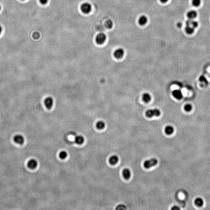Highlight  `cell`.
Instances as JSON below:
<instances>
[{
    "label": "cell",
    "mask_w": 210,
    "mask_h": 210,
    "mask_svg": "<svg viewBox=\"0 0 210 210\" xmlns=\"http://www.w3.org/2000/svg\"><path fill=\"white\" fill-rule=\"evenodd\" d=\"M160 110L157 108L148 110L145 113L146 117L149 118H151L154 116L158 117L160 115Z\"/></svg>",
    "instance_id": "1"
},
{
    "label": "cell",
    "mask_w": 210,
    "mask_h": 210,
    "mask_svg": "<svg viewBox=\"0 0 210 210\" xmlns=\"http://www.w3.org/2000/svg\"><path fill=\"white\" fill-rule=\"evenodd\" d=\"M158 163V160L156 158H152L149 160H146L144 162V167L146 169H150L156 165Z\"/></svg>",
    "instance_id": "2"
},
{
    "label": "cell",
    "mask_w": 210,
    "mask_h": 210,
    "mask_svg": "<svg viewBox=\"0 0 210 210\" xmlns=\"http://www.w3.org/2000/svg\"><path fill=\"white\" fill-rule=\"evenodd\" d=\"M80 8L81 12L85 14H89L92 11V6L89 3H84L82 4Z\"/></svg>",
    "instance_id": "3"
},
{
    "label": "cell",
    "mask_w": 210,
    "mask_h": 210,
    "mask_svg": "<svg viewBox=\"0 0 210 210\" xmlns=\"http://www.w3.org/2000/svg\"><path fill=\"white\" fill-rule=\"evenodd\" d=\"M106 36L102 33L98 34L95 37V41L98 45H102L106 41Z\"/></svg>",
    "instance_id": "4"
},
{
    "label": "cell",
    "mask_w": 210,
    "mask_h": 210,
    "mask_svg": "<svg viewBox=\"0 0 210 210\" xmlns=\"http://www.w3.org/2000/svg\"><path fill=\"white\" fill-rule=\"evenodd\" d=\"M54 101L51 97H48L45 99L44 101L45 106L48 109H51L53 105Z\"/></svg>",
    "instance_id": "5"
},
{
    "label": "cell",
    "mask_w": 210,
    "mask_h": 210,
    "mask_svg": "<svg viewBox=\"0 0 210 210\" xmlns=\"http://www.w3.org/2000/svg\"><path fill=\"white\" fill-rule=\"evenodd\" d=\"M124 54V51L122 48H119L116 49L114 53V56L116 59H120L122 58Z\"/></svg>",
    "instance_id": "6"
},
{
    "label": "cell",
    "mask_w": 210,
    "mask_h": 210,
    "mask_svg": "<svg viewBox=\"0 0 210 210\" xmlns=\"http://www.w3.org/2000/svg\"><path fill=\"white\" fill-rule=\"evenodd\" d=\"M14 142L18 145H22L24 142V137L21 135H16L13 138Z\"/></svg>",
    "instance_id": "7"
},
{
    "label": "cell",
    "mask_w": 210,
    "mask_h": 210,
    "mask_svg": "<svg viewBox=\"0 0 210 210\" xmlns=\"http://www.w3.org/2000/svg\"><path fill=\"white\" fill-rule=\"evenodd\" d=\"M37 164L38 163L36 160L32 159L29 160L28 162L27 167L30 169H34L37 167Z\"/></svg>",
    "instance_id": "8"
},
{
    "label": "cell",
    "mask_w": 210,
    "mask_h": 210,
    "mask_svg": "<svg viewBox=\"0 0 210 210\" xmlns=\"http://www.w3.org/2000/svg\"><path fill=\"white\" fill-rule=\"evenodd\" d=\"M172 95L174 97L178 100H180L183 98V95L182 92L179 90H175L172 92Z\"/></svg>",
    "instance_id": "9"
},
{
    "label": "cell",
    "mask_w": 210,
    "mask_h": 210,
    "mask_svg": "<svg viewBox=\"0 0 210 210\" xmlns=\"http://www.w3.org/2000/svg\"><path fill=\"white\" fill-rule=\"evenodd\" d=\"M195 205L199 207H202L204 204V201L202 198L201 197H197L194 200Z\"/></svg>",
    "instance_id": "10"
},
{
    "label": "cell",
    "mask_w": 210,
    "mask_h": 210,
    "mask_svg": "<svg viewBox=\"0 0 210 210\" xmlns=\"http://www.w3.org/2000/svg\"><path fill=\"white\" fill-rule=\"evenodd\" d=\"M131 172L128 168L124 169L122 171L123 176L125 179L128 180L131 177Z\"/></svg>",
    "instance_id": "11"
},
{
    "label": "cell",
    "mask_w": 210,
    "mask_h": 210,
    "mask_svg": "<svg viewBox=\"0 0 210 210\" xmlns=\"http://www.w3.org/2000/svg\"><path fill=\"white\" fill-rule=\"evenodd\" d=\"M186 26H192L194 28H197L198 25V24L197 21L189 19L186 21Z\"/></svg>",
    "instance_id": "12"
},
{
    "label": "cell",
    "mask_w": 210,
    "mask_h": 210,
    "mask_svg": "<svg viewBox=\"0 0 210 210\" xmlns=\"http://www.w3.org/2000/svg\"><path fill=\"white\" fill-rule=\"evenodd\" d=\"M119 161V158L116 155H113L110 157L109 162L112 165H115L117 164Z\"/></svg>",
    "instance_id": "13"
},
{
    "label": "cell",
    "mask_w": 210,
    "mask_h": 210,
    "mask_svg": "<svg viewBox=\"0 0 210 210\" xmlns=\"http://www.w3.org/2000/svg\"><path fill=\"white\" fill-rule=\"evenodd\" d=\"M142 99L144 102L145 103H148L151 101V97L149 93H145L142 95Z\"/></svg>",
    "instance_id": "14"
},
{
    "label": "cell",
    "mask_w": 210,
    "mask_h": 210,
    "mask_svg": "<svg viewBox=\"0 0 210 210\" xmlns=\"http://www.w3.org/2000/svg\"><path fill=\"white\" fill-rule=\"evenodd\" d=\"M187 16L189 19L193 20L196 18L197 16V13L195 10H191L187 13Z\"/></svg>",
    "instance_id": "15"
},
{
    "label": "cell",
    "mask_w": 210,
    "mask_h": 210,
    "mask_svg": "<svg viewBox=\"0 0 210 210\" xmlns=\"http://www.w3.org/2000/svg\"><path fill=\"white\" fill-rule=\"evenodd\" d=\"M174 128L172 126L168 125L165 128V132L167 135H170L172 134L174 132Z\"/></svg>",
    "instance_id": "16"
},
{
    "label": "cell",
    "mask_w": 210,
    "mask_h": 210,
    "mask_svg": "<svg viewBox=\"0 0 210 210\" xmlns=\"http://www.w3.org/2000/svg\"><path fill=\"white\" fill-rule=\"evenodd\" d=\"M84 142V138L81 136H78L75 138V142L76 144L81 145Z\"/></svg>",
    "instance_id": "17"
},
{
    "label": "cell",
    "mask_w": 210,
    "mask_h": 210,
    "mask_svg": "<svg viewBox=\"0 0 210 210\" xmlns=\"http://www.w3.org/2000/svg\"><path fill=\"white\" fill-rule=\"evenodd\" d=\"M148 18L145 16L142 15L140 17L139 19V23L140 25H144L147 23Z\"/></svg>",
    "instance_id": "18"
},
{
    "label": "cell",
    "mask_w": 210,
    "mask_h": 210,
    "mask_svg": "<svg viewBox=\"0 0 210 210\" xmlns=\"http://www.w3.org/2000/svg\"><path fill=\"white\" fill-rule=\"evenodd\" d=\"M96 127L98 130H102L105 127V123L102 121H99L96 123Z\"/></svg>",
    "instance_id": "19"
},
{
    "label": "cell",
    "mask_w": 210,
    "mask_h": 210,
    "mask_svg": "<svg viewBox=\"0 0 210 210\" xmlns=\"http://www.w3.org/2000/svg\"><path fill=\"white\" fill-rule=\"evenodd\" d=\"M194 28L191 26H186L185 27V31L186 33L188 34H192L195 31Z\"/></svg>",
    "instance_id": "20"
},
{
    "label": "cell",
    "mask_w": 210,
    "mask_h": 210,
    "mask_svg": "<svg viewBox=\"0 0 210 210\" xmlns=\"http://www.w3.org/2000/svg\"><path fill=\"white\" fill-rule=\"evenodd\" d=\"M113 24L111 20H107L105 23V27L108 29H110L113 27Z\"/></svg>",
    "instance_id": "21"
},
{
    "label": "cell",
    "mask_w": 210,
    "mask_h": 210,
    "mask_svg": "<svg viewBox=\"0 0 210 210\" xmlns=\"http://www.w3.org/2000/svg\"><path fill=\"white\" fill-rule=\"evenodd\" d=\"M59 156V157L61 159H64L66 158L68 156V153L65 151H62L60 152Z\"/></svg>",
    "instance_id": "22"
},
{
    "label": "cell",
    "mask_w": 210,
    "mask_h": 210,
    "mask_svg": "<svg viewBox=\"0 0 210 210\" xmlns=\"http://www.w3.org/2000/svg\"><path fill=\"white\" fill-rule=\"evenodd\" d=\"M201 3V0H192V5L195 7H198L200 6Z\"/></svg>",
    "instance_id": "23"
},
{
    "label": "cell",
    "mask_w": 210,
    "mask_h": 210,
    "mask_svg": "<svg viewBox=\"0 0 210 210\" xmlns=\"http://www.w3.org/2000/svg\"><path fill=\"white\" fill-rule=\"evenodd\" d=\"M192 106L190 104H186L184 107V110L187 112H190L192 110Z\"/></svg>",
    "instance_id": "24"
},
{
    "label": "cell",
    "mask_w": 210,
    "mask_h": 210,
    "mask_svg": "<svg viewBox=\"0 0 210 210\" xmlns=\"http://www.w3.org/2000/svg\"><path fill=\"white\" fill-rule=\"evenodd\" d=\"M126 209V206L123 205H118L116 208V209H121V210H124V209Z\"/></svg>",
    "instance_id": "25"
},
{
    "label": "cell",
    "mask_w": 210,
    "mask_h": 210,
    "mask_svg": "<svg viewBox=\"0 0 210 210\" xmlns=\"http://www.w3.org/2000/svg\"><path fill=\"white\" fill-rule=\"evenodd\" d=\"M200 80L203 83H207V80L204 76H202L200 78Z\"/></svg>",
    "instance_id": "26"
},
{
    "label": "cell",
    "mask_w": 210,
    "mask_h": 210,
    "mask_svg": "<svg viewBox=\"0 0 210 210\" xmlns=\"http://www.w3.org/2000/svg\"><path fill=\"white\" fill-rule=\"evenodd\" d=\"M48 0H39V2L42 4L45 5L48 3Z\"/></svg>",
    "instance_id": "27"
},
{
    "label": "cell",
    "mask_w": 210,
    "mask_h": 210,
    "mask_svg": "<svg viewBox=\"0 0 210 210\" xmlns=\"http://www.w3.org/2000/svg\"><path fill=\"white\" fill-rule=\"evenodd\" d=\"M171 209L172 210H180V208L178 206L175 205L171 208Z\"/></svg>",
    "instance_id": "28"
},
{
    "label": "cell",
    "mask_w": 210,
    "mask_h": 210,
    "mask_svg": "<svg viewBox=\"0 0 210 210\" xmlns=\"http://www.w3.org/2000/svg\"><path fill=\"white\" fill-rule=\"evenodd\" d=\"M182 24L181 23H178L177 24V26L179 28L181 27H182Z\"/></svg>",
    "instance_id": "29"
},
{
    "label": "cell",
    "mask_w": 210,
    "mask_h": 210,
    "mask_svg": "<svg viewBox=\"0 0 210 210\" xmlns=\"http://www.w3.org/2000/svg\"><path fill=\"white\" fill-rule=\"evenodd\" d=\"M160 1L161 3H166L167 2V1H168L169 0H160Z\"/></svg>",
    "instance_id": "30"
},
{
    "label": "cell",
    "mask_w": 210,
    "mask_h": 210,
    "mask_svg": "<svg viewBox=\"0 0 210 210\" xmlns=\"http://www.w3.org/2000/svg\"><path fill=\"white\" fill-rule=\"evenodd\" d=\"M2 31H3V28H2V27L0 25V35L1 34Z\"/></svg>",
    "instance_id": "31"
},
{
    "label": "cell",
    "mask_w": 210,
    "mask_h": 210,
    "mask_svg": "<svg viewBox=\"0 0 210 210\" xmlns=\"http://www.w3.org/2000/svg\"><path fill=\"white\" fill-rule=\"evenodd\" d=\"M1 6L0 5V11H1Z\"/></svg>",
    "instance_id": "32"
},
{
    "label": "cell",
    "mask_w": 210,
    "mask_h": 210,
    "mask_svg": "<svg viewBox=\"0 0 210 210\" xmlns=\"http://www.w3.org/2000/svg\"><path fill=\"white\" fill-rule=\"evenodd\" d=\"M22 1H24V0H22Z\"/></svg>",
    "instance_id": "33"
}]
</instances>
